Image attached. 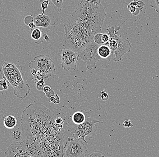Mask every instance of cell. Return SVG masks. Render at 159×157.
Segmentation results:
<instances>
[{
  "label": "cell",
  "instance_id": "obj_1",
  "mask_svg": "<svg viewBox=\"0 0 159 157\" xmlns=\"http://www.w3.org/2000/svg\"><path fill=\"white\" fill-rule=\"evenodd\" d=\"M55 117L39 103L30 104L22 113L23 142L34 157H63V130L54 125Z\"/></svg>",
  "mask_w": 159,
  "mask_h": 157
},
{
  "label": "cell",
  "instance_id": "obj_2",
  "mask_svg": "<svg viewBox=\"0 0 159 157\" xmlns=\"http://www.w3.org/2000/svg\"><path fill=\"white\" fill-rule=\"evenodd\" d=\"M106 13L100 0H82L64 23V47L78 54L100 33Z\"/></svg>",
  "mask_w": 159,
  "mask_h": 157
},
{
  "label": "cell",
  "instance_id": "obj_3",
  "mask_svg": "<svg viewBox=\"0 0 159 157\" xmlns=\"http://www.w3.org/2000/svg\"><path fill=\"white\" fill-rule=\"evenodd\" d=\"M0 73L14 88V93L17 97L24 99L29 95L30 88L25 83L22 72V67H18L10 62H4L0 67Z\"/></svg>",
  "mask_w": 159,
  "mask_h": 157
},
{
  "label": "cell",
  "instance_id": "obj_4",
  "mask_svg": "<svg viewBox=\"0 0 159 157\" xmlns=\"http://www.w3.org/2000/svg\"><path fill=\"white\" fill-rule=\"evenodd\" d=\"M121 29L120 26H112L106 29L109 36V39L104 45L108 46L111 52V55H115L114 61L119 62L122 57L131 51V43L128 39L118 35V31Z\"/></svg>",
  "mask_w": 159,
  "mask_h": 157
},
{
  "label": "cell",
  "instance_id": "obj_5",
  "mask_svg": "<svg viewBox=\"0 0 159 157\" xmlns=\"http://www.w3.org/2000/svg\"><path fill=\"white\" fill-rule=\"evenodd\" d=\"M103 123L94 118L89 116L82 125L71 128L68 131L73 135V138L87 144L88 143L85 140V138L87 137L88 139H91L94 137L97 128L95 124Z\"/></svg>",
  "mask_w": 159,
  "mask_h": 157
},
{
  "label": "cell",
  "instance_id": "obj_6",
  "mask_svg": "<svg viewBox=\"0 0 159 157\" xmlns=\"http://www.w3.org/2000/svg\"><path fill=\"white\" fill-rule=\"evenodd\" d=\"M30 69L40 71L44 75L45 79L50 77L55 72L54 62L49 55H39L29 63Z\"/></svg>",
  "mask_w": 159,
  "mask_h": 157
},
{
  "label": "cell",
  "instance_id": "obj_7",
  "mask_svg": "<svg viewBox=\"0 0 159 157\" xmlns=\"http://www.w3.org/2000/svg\"><path fill=\"white\" fill-rule=\"evenodd\" d=\"M87 148L84 143L73 137H68L63 149V157H85Z\"/></svg>",
  "mask_w": 159,
  "mask_h": 157
},
{
  "label": "cell",
  "instance_id": "obj_8",
  "mask_svg": "<svg viewBox=\"0 0 159 157\" xmlns=\"http://www.w3.org/2000/svg\"><path fill=\"white\" fill-rule=\"evenodd\" d=\"M100 45L96 44L92 40L78 53L79 57L86 64V68L91 70L96 65V63L102 59L98 54V49Z\"/></svg>",
  "mask_w": 159,
  "mask_h": 157
},
{
  "label": "cell",
  "instance_id": "obj_9",
  "mask_svg": "<svg viewBox=\"0 0 159 157\" xmlns=\"http://www.w3.org/2000/svg\"><path fill=\"white\" fill-rule=\"evenodd\" d=\"M60 56L61 67L65 71L75 70L79 57L78 54L62 46L60 51Z\"/></svg>",
  "mask_w": 159,
  "mask_h": 157
},
{
  "label": "cell",
  "instance_id": "obj_10",
  "mask_svg": "<svg viewBox=\"0 0 159 157\" xmlns=\"http://www.w3.org/2000/svg\"><path fill=\"white\" fill-rule=\"evenodd\" d=\"M5 155L7 157H34L23 142L11 144Z\"/></svg>",
  "mask_w": 159,
  "mask_h": 157
},
{
  "label": "cell",
  "instance_id": "obj_11",
  "mask_svg": "<svg viewBox=\"0 0 159 157\" xmlns=\"http://www.w3.org/2000/svg\"><path fill=\"white\" fill-rule=\"evenodd\" d=\"M89 116V113L86 111H77L75 112L70 116V118L66 123V128L68 130L74 127L82 125Z\"/></svg>",
  "mask_w": 159,
  "mask_h": 157
},
{
  "label": "cell",
  "instance_id": "obj_12",
  "mask_svg": "<svg viewBox=\"0 0 159 157\" xmlns=\"http://www.w3.org/2000/svg\"><path fill=\"white\" fill-rule=\"evenodd\" d=\"M58 21L57 18L52 14L48 15L39 14L34 18L36 27L48 28L56 24Z\"/></svg>",
  "mask_w": 159,
  "mask_h": 157
},
{
  "label": "cell",
  "instance_id": "obj_13",
  "mask_svg": "<svg viewBox=\"0 0 159 157\" xmlns=\"http://www.w3.org/2000/svg\"><path fill=\"white\" fill-rule=\"evenodd\" d=\"M31 37L32 39L34 41L35 43L37 44H40L44 41L43 39V33L42 30L39 28L36 27L31 30Z\"/></svg>",
  "mask_w": 159,
  "mask_h": 157
},
{
  "label": "cell",
  "instance_id": "obj_14",
  "mask_svg": "<svg viewBox=\"0 0 159 157\" xmlns=\"http://www.w3.org/2000/svg\"><path fill=\"white\" fill-rule=\"evenodd\" d=\"M10 139L16 143H20L23 141V135L22 129L15 128L10 133Z\"/></svg>",
  "mask_w": 159,
  "mask_h": 157
},
{
  "label": "cell",
  "instance_id": "obj_15",
  "mask_svg": "<svg viewBox=\"0 0 159 157\" xmlns=\"http://www.w3.org/2000/svg\"><path fill=\"white\" fill-rule=\"evenodd\" d=\"M3 124L7 129L8 130H12L16 126L17 120L14 116L10 115L5 118L3 121Z\"/></svg>",
  "mask_w": 159,
  "mask_h": 157
},
{
  "label": "cell",
  "instance_id": "obj_16",
  "mask_svg": "<svg viewBox=\"0 0 159 157\" xmlns=\"http://www.w3.org/2000/svg\"><path fill=\"white\" fill-rule=\"evenodd\" d=\"M98 54L101 59L108 58L111 55V50L106 45H100L98 49Z\"/></svg>",
  "mask_w": 159,
  "mask_h": 157
},
{
  "label": "cell",
  "instance_id": "obj_17",
  "mask_svg": "<svg viewBox=\"0 0 159 157\" xmlns=\"http://www.w3.org/2000/svg\"><path fill=\"white\" fill-rule=\"evenodd\" d=\"M54 125L57 128L60 130H63L64 127V122L62 118L56 116L54 120Z\"/></svg>",
  "mask_w": 159,
  "mask_h": 157
},
{
  "label": "cell",
  "instance_id": "obj_18",
  "mask_svg": "<svg viewBox=\"0 0 159 157\" xmlns=\"http://www.w3.org/2000/svg\"><path fill=\"white\" fill-rule=\"evenodd\" d=\"M128 8L134 16H137L140 14V10L136 5L134 4L133 2H130L128 5Z\"/></svg>",
  "mask_w": 159,
  "mask_h": 157
},
{
  "label": "cell",
  "instance_id": "obj_19",
  "mask_svg": "<svg viewBox=\"0 0 159 157\" xmlns=\"http://www.w3.org/2000/svg\"><path fill=\"white\" fill-rule=\"evenodd\" d=\"M66 0H49L50 4L52 3L58 9V11L60 12L62 9L63 2Z\"/></svg>",
  "mask_w": 159,
  "mask_h": 157
},
{
  "label": "cell",
  "instance_id": "obj_20",
  "mask_svg": "<svg viewBox=\"0 0 159 157\" xmlns=\"http://www.w3.org/2000/svg\"><path fill=\"white\" fill-rule=\"evenodd\" d=\"M85 157H107L106 155L100 151H94L89 152Z\"/></svg>",
  "mask_w": 159,
  "mask_h": 157
},
{
  "label": "cell",
  "instance_id": "obj_21",
  "mask_svg": "<svg viewBox=\"0 0 159 157\" xmlns=\"http://www.w3.org/2000/svg\"><path fill=\"white\" fill-rule=\"evenodd\" d=\"M10 84L6 79L0 80V91H7L8 89Z\"/></svg>",
  "mask_w": 159,
  "mask_h": 157
},
{
  "label": "cell",
  "instance_id": "obj_22",
  "mask_svg": "<svg viewBox=\"0 0 159 157\" xmlns=\"http://www.w3.org/2000/svg\"><path fill=\"white\" fill-rule=\"evenodd\" d=\"M103 34L102 33H98L94 35L93 41L95 43L99 45H103V41H102V36Z\"/></svg>",
  "mask_w": 159,
  "mask_h": 157
},
{
  "label": "cell",
  "instance_id": "obj_23",
  "mask_svg": "<svg viewBox=\"0 0 159 157\" xmlns=\"http://www.w3.org/2000/svg\"><path fill=\"white\" fill-rule=\"evenodd\" d=\"M35 83L36 84V88L38 91H43L45 86L44 79L35 81Z\"/></svg>",
  "mask_w": 159,
  "mask_h": 157
},
{
  "label": "cell",
  "instance_id": "obj_24",
  "mask_svg": "<svg viewBox=\"0 0 159 157\" xmlns=\"http://www.w3.org/2000/svg\"><path fill=\"white\" fill-rule=\"evenodd\" d=\"M150 7L159 13V0H152Z\"/></svg>",
  "mask_w": 159,
  "mask_h": 157
},
{
  "label": "cell",
  "instance_id": "obj_25",
  "mask_svg": "<svg viewBox=\"0 0 159 157\" xmlns=\"http://www.w3.org/2000/svg\"><path fill=\"white\" fill-rule=\"evenodd\" d=\"M49 103H53L54 104H57L60 103V97L57 94H56L53 96L49 98Z\"/></svg>",
  "mask_w": 159,
  "mask_h": 157
},
{
  "label": "cell",
  "instance_id": "obj_26",
  "mask_svg": "<svg viewBox=\"0 0 159 157\" xmlns=\"http://www.w3.org/2000/svg\"><path fill=\"white\" fill-rule=\"evenodd\" d=\"M49 4H50L49 0H45L42 2L41 8L42 9V12L41 14H44L45 11L48 8Z\"/></svg>",
  "mask_w": 159,
  "mask_h": 157
},
{
  "label": "cell",
  "instance_id": "obj_27",
  "mask_svg": "<svg viewBox=\"0 0 159 157\" xmlns=\"http://www.w3.org/2000/svg\"><path fill=\"white\" fill-rule=\"evenodd\" d=\"M134 4L136 5L140 11H142L143 9V8L144 6V3L142 1H139V0H134Z\"/></svg>",
  "mask_w": 159,
  "mask_h": 157
},
{
  "label": "cell",
  "instance_id": "obj_28",
  "mask_svg": "<svg viewBox=\"0 0 159 157\" xmlns=\"http://www.w3.org/2000/svg\"><path fill=\"white\" fill-rule=\"evenodd\" d=\"M34 77L35 79V81H39L43 79H45V76L44 74L43 73L40 71H37L36 74ZM34 81V82H35Z\"/></svg>",
  "mask_w": 159,
  "mask_h": 157
},
{
  "label": "cell",
  "instance_id": "obj_29",
  "mask_svg": "<svg viewBox=\"0 0 159 157\" xmlns=\"http://www.w3.org/2000/svg\"><path fill=\"white\" fill-rule=\"evenodd\" d=\"M24 22L25 24L28 26L30 23L34 22V18L32 16L29 15V16H26L25 18Z\"/></svg>",
  "mask_w": 159,
  "mask_h": 157
},
{
  "label": "cell",
  "instance_id": "obj_30",
  "mask_svg": "<svg viewBox=\"0 0 159 157\" xmlns=\"http://www.w3.org/2000/svg\"><path fill=\"white\" fill-rule=\"evenodd\" d=\"M101 99L103 101H106L109 99V95L104 90L101 91Z\"/></svg>",
  "mask_w": 159,
  "mask_h": 157
},
{
  "label": "cell",
  "instance_id": "obj_31",
  "mask_svg": "<svg viewBox=\"0 0 159 157\" xmlns=\"http://www.w3.org/2000/svg\"><path fill=\"white\" fill-rule=\"evenodd\" d=\"M123 126L124 128H129L134 126V125L132 123V122L130 120H127L124 121L123 124Z\"/></svg>",
  "mask_w": 159,
  "mask_h": 157
},
{
  "label": "cell",
  "instance_id": "obj_32",
  "mask_svg": "<svg viewBox=\"0 0 159 157\" xmlns=\"http://www.w3.org/2000/svg\"><path fill=\"white\" fill-rule=\"evenodd\" d=\"M109 34H103L102 36V41H103V45L109 41Z\"/></svg>",
  "mask_w": 159,
  "mask_h": 157
},
{
  "label": "cell",
  "instance_id": "obj_33",
  "mask_svg": "<svg viewBox=\"0 0 159 157\" xmlns=\"http://www.w3.org/2000/svg\"><path fill=\"white\" fill-rule=\"evenodd\" d=\"M45 94V96H46L48 98L51 97L55 95V92L53 90H52L51 91H50L48 92L47 93Z\"/></svg>",
  "mask_w": 159,
  "mask_h": 157
},
{
  "label": "cell",
  "instance_id": "obj_34",
  "mask_svg": "<svg viewBox=\"0 0 159 157\" xmlns=\"http://www.w3.org/2000/svg\"><path fill=\"white\" fill-rule=\"evenodd\" d=\"M52 90V89L51 87L49 86H44V87H43V92H44L45 94H46L49 92L50 91H51Z\"/></svg>",
  "mask_w": 159,
  "mask_h": 157
},
{
  "label": "cell",
  "instance_id": "obj_35",
  "mask_svg": "<svg viewBox=\"0 0 159 157\" xmlns=\"http://www.w3.org/2000/svg\"><path fill=\"white\" fill-rule=\"evenodd\" d=\"M29 27L31 29H33L35 28L36 27L35 26V25L34 22H32L30 23L28 25Z\"/></svg>",
  "mask_w": 159,
  "mask_h": 157
},
{
  "label": "cell",
  "instance_id": "obj_36",
  "mask_svg": "<svg viewBox=\"0 0 159 157\" xmlns=\"http://www.w3.org/2000/svg\"><path fill=\"white\" fill-rule=\"evenodd\" d=\"M43 39L45 40L47 42H49L50 41V39L46 33L43 34Z\"/></svg>",
  "mask_w": 159,
  "mask_h": 157
},
{
  "label": "cell",
  "instance_id": "obj_37",
  "mask_svg": "<svg viewBox=\"0 0 159 157\" xmlns=\"http://www.w3.org/2000/svg\"><path fill=\"white\" fill-rule=\"evenodd\" d=\"M37 72V71L35 70V69H31V73L33 76H35Z\"/></svg>",
  "mask_w": 159,
  "mask_h": 157
}]
</instances>
